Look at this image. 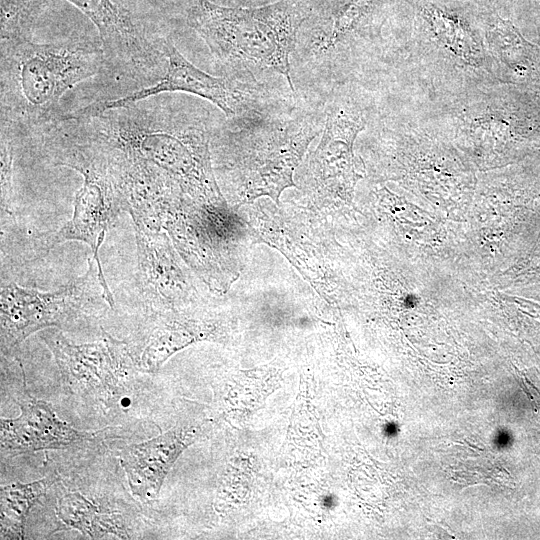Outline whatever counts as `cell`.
<instances>
[{
    "label": "cell",
    "instance_id": "6da1fadb",
    "mask_svg": "<svg viewBox=\"0 0 540 540\" xmlns=\"http://www.w3.org/2000/svg\"><path fill=\"white\" fill-rule=\"evenodd\" d=\"M152 97L71 119L101 154L129 210L153 211L175 190L218 197L206 113Z\"/></svg>",
    "mask_w": 540,
    "mask_h": 540
},
{
    "label": "cell",
    "instance_id": "7a4b0ae2",
    "mask_svg": "<svg viewBox=\"0 0 540 540\" xmlns=\"http://www.w3.org/2000/svg\"><path fill=\"white\" fill-rule=\"evenodd\" d=\"M105 60L93 43H36L29 34L1 39V124L14 129L56 121L62 96L96 75Z\"/></svg>",
    "mask_w": 540,
    "mask_h": 540
},
{
    "label": "cell",
    "instance_id": "3957f363",
    "mask_svg": "<svg viewBox=\"0 0 540 540\" xmlns=\"http://www.w3.org/2000/svg\"><path fill=\"white\" fill-rule=\"evenodd\" d=\"M189 24L222 64L274 69L286 78L294 92L289 56L297 26L283 10L244 11L193 0Z\"/></svg>",
    "mask_w": 540,
    "mask_h": 540
},
{
    "label": "cell",
    "instance_id": "277c9868",
    "mask_svg": "<svg viewBox=\"0 0 540 540\" xmlns=\"http://www.w3.org/2000/svg\"><path fill=\"white\" fill-rule=\"evenodd\" d=\"M47 146L54 153L55 162L78 171L83 185L75 198L74 215L59 231L43 235V250L67 240L87 243L93 251L104 296L113 306V296L104 278L99 247L109 223L123 205H126L113 180L107 164L98 151L61 122L47 126Z\"/></svg>",
    "mask_w": 540,
    "mask_h": 540
},
{
    "label": "cell",
    "instance_id": "5b68a950",
    "mask_svg": "<svg viewBox=\"0 0 540 540\" xmlns=\"http://www.w3.org/2000/svg\"><path fill=\"white\" fill-rule=\"evenodd\" d=\"M88 265L83 276L54 292H40L15 283L2 288V352H8L36 331L68 325L96 309L99 300L106 301L97 263L88 260Z\"/></svg>",
    "mask_w": 540,
    "mask_h": 540
},
{
    "label": "cell",
    "instance_id": "8992f818",
    "mask_svg": "<svg viewBox=\"0 0 540 540\" xmlns=\"http://www.w3.org/2000/svg\"><path fill=\"white\" fill-rule=\"evenodd\" d=\"M43 340L74 396L109 409L128 394L135 367L124 344L106 333L102 341L82 345L70 344L57 331H47Z\"/></svg>",
    "mask_w": 540,
    "mask_h": 540
},
{
    "label": "cell",
    "instance_id": "52a82bcc",
    "mask_svg": "<svg viewBox=\"0 0 540 540\" xmlns=\"http://www.w3.org/2000/svg\"><path fill=\"white\" fill-rule=\"evenodd\" d=\"M167 58V70L155 84L142 87L115 99L90 103L89 105L63 113L59 120L94 116L105 110L129 105L164 92H187L209 100L220 108L227 117L236 118L244 114L247 95L228 78L212 76L190 63L176 48L171 39L162 44Z\"/></svg>",
    "mask_w": 540,
    "mask_h": 540
},
{
    "label": "cell",
    "instance_id": "ba28073f",
    "mask_svg": "<svg viewBox=\"0 0 540 540\" xmlns=\"http://www.w3.org/2000/svg\"><path fill=\"white\" fill-rule=\"evenodd\" d=\"M306 120L261 124L248 136L251 149L242 160L244 186L251 194H275L291 184V175L315 137Z\"/></svg>",
    "mask_w": 540,
    "mask_h": 540
},
{
    "label": "cell",
    "instance_id": "9c48e42d",
    "mask_svg": "<svg viewBox=\"0 0 540 540\" xmlns=\"http://www.w3.org/2000/svg\"><path fill=\"white\" fill-rule=\"evenodd\" d=\"M95 25L106 60L116 68L140 75L157 66L160 54L149 44L131 16L111 0H67Z\"/></svg>",
    "mask_w": 540,
    "mask_h": 540
},
{
    "label": "cell",
    "instance_id": "30bf717a",
    "mask_svg": "<svg viewBox=\"0 0 540 540\" xmlns=\"http://www.w3.org/2000/svg\"><path fill=\"white\" fill-rule=\"evenodd\" d=\"M19 417L1 419V454L16 456L44 449H61L94 441L96 435L61 421L42 400L26 395L18 400Z\"/></svg>",
    "mask_w": 540,
    "mask_h": 540
},
{
    "label": "cell",
    "instance_id": "8fae6325",
    "mask_svg": "<svg viewBox=\"0 0 540 540\" xmlns=\"http://www.w3.org/2000/svg\"><path fill=\"white\" fill-rule=\"evenodd\" d=\"M198 434L196 426L177 425L150 440L123 448L120 459L132 493L144 501L154 499L174 462Z\"/></svg>",
    "mask_w": 540,
    "mask_h": 540
},
{
    "label": "cell",
    "instance_id": "7c38bea8",
    "mask_svg": "<svg viewBox=\"0 0 540 540\" xmlns=\"http://www.w3.org/2000/svg\"><path fill=\"white\" fill-rule=\"evenodd\" d=\"M139 250L140 282L144 295L152 305L169 298L174 275L173 258L166 238L157 230L134 219Z\"/></svg>",
    "mask_w": 540,
    "mask_h": 540
},
{
    "label": "cell",
    "instance_id": "4fadbf2b",
    "mask_svg": "<svg viewBox=\"0 0 540 540\" xmlns=\"http://www.w3.org/2000/svg\"><path fill=\"white\" fill-rule=\"evenodd\" d=\"M57 514L67 527L77 529L93 539L105 534L128 538L121 516L103 514L96 504L78 492L68 493L59 499Z\"/></svg>",
    "mask_w": 540,
    "mask_h": 540
},
{
    "label": "cell",
    "instance_id": "5bb4252c",
    "mask_svg": "<svg viewBox=\"0 0 540 540\" xmlns=\"http://www.w3.org/2000/svg\"><path fill=\"white\" fill-rule=\"evenodd\" d=\"M51 483L48 478H43L1 487V539H23L27 513Z\"/></svg>",
    "mask_w": 540,
    "mask_h": 540
},
{
    "label": "cell",
    "instance_id": "9a60e30c",
    "mask_svg": "<svg viewBox=\"0 0 540 540\" xmlns=\"http://www.w3.org/2000/svg\"><path fill=\"white\" fill-rule=\"evenodd\" d=\"M425 13L437 37L454 53L469 61L478 57L480 49L471 32L459 19L434 7L427 8Z\"/></svg>",
    "mask_w": 540,
    "mask_h": 540
},
{
    "label": "cell",
    "instance_id": "2e32d148",
    "mask_svg": "<svg viewBox=\"0 0 540 540\" xmlns=\"http://www.w3.org/2000/svg\"><path fill=\"white\" fill-rule=\"evenodd\" d=\"M493 45L505 61L511 63L527 59L529 49L534 47L526 41L516 27L507 20L499 19L493 30Z\"/></svg>",
    "mask_w": 540,
    "mask_h": 540
},
{
    "label": "cell",
    "instance_id": "e0dca14e",
    "mask_svg": "<svg viewBox=\"0 0 540 540\" xmlns=\"http://www.w3.org/2000/svg\"><path fill=\"white\" fill-rule=\"evenodd\" d=\"M1 206L6 212H12V131L1 124Z\"/></svg>",
    "mask_w": 540,
    "mask_h": 540
},
{
    "label": "cell",
    "instance_id": "ac0fdd59",
    "mask_svg": "<svg viewBox=\"0 0 540 540\" xmlns=\"http://www.w3.org/2000/svg\"><path fill=\"white\" fill-rule=\"evenodd\" d=\"M465 442H466V443L468 444V446H470V447H473V448H475L476 450H480V451H482V448H478L477 446H475V445L471 444V443H470V442H468L467 440H465Z\"/></svg>",
    "mask_w": 540,
    "mask_h": 540
}]
</instances>
